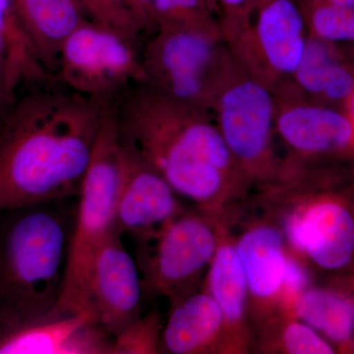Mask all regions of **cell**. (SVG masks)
Wrapping results in <instances>:
<instances>
[{"instance_id": "obj_1", "label": "cell", "mask_w": 354, "mask_h": 354, "mask_svg": "<svg viewBox=\"0 0 354 354\" xmlns=\"http://www.w3.org/2000/svg\"><path fill=\"white\" fill-rule=\"evenodd\" d=\"M113 101L37 90L0 121V211L78 196Z\"/></svg>"}, {"instance_id": "obj_2", "label": "cell", "mask_w": 354, "mask_h": 354, "mask_svg": "<svg viewBox=\"0 0 354 354\" xmlns=\"http://www.w3.org/2000/svg\"><path fill=\"white\" fill-rule=\"evenodd\" d=\"M115 109L125 148L197 209L218 216L250 184L209 111L145 83L125 91Z\"/></svg>"}, {"instance_id": "obj_3", "label": "cell", "mask_w": 354, "mask_h": 354, "mask_svg": "<svg viewBox=\"0 0 354 354\" xmlns=\"http://www.w3.org/2000/svg\"><path fill=\"white\" fill-rule=\"evenodd\" d=\"M77 197L0 211V327L55 317Z\"/></svg>"}, {"instance_id": "obj_4", "label": "cell", "mask_w": 354, "mask_h": 354, "mask_svg": "<svg viewBox=\"0 0 354 354\" xmlns=\"http://www.w3.org/2000/svg\"><path fill=\"white\" fill-rule=\"evenodd\" d=\"M272 188L288 201L281 230L290 248L319 271L354 277V172L301 165Z\"/></svg>"}, {"instance_id": "obj_5", "label": "cell", "mask_w": 354, "mask_h": 354, "mask_svg": "<svg viewBox=\"0 0 354 354\" xmlns=\"http://www.w3.org/2000/svg\"><path fill=\"white\" fill-rule=\"evenodd\" d=\"M123 165L124 148L118 130L115 102H113L100 129L77 196L64 290L55 317L88 309V286L93 263L102 243L114 232Z\"/></svg>"}, {"instance_id": "obj_6", "label": "cell", "mask_w": 354, "mask_h": 354, "mask_svg": "<svg viewBox=\"0 0 354 354\" xmlns=\"http://www.w3.org/2000/svg\"><path fill=\"white\" fill-rule=\"evenodd\" d=\"M276 106L274 93L228 53L209 111L250 183L272 186L285 174L286 164L277 157L274 147Z\"/></svg>"}, {"instance_id": "obj_7", "label": "cell", "mask_w": 354, "mask_h": 354, "mask_svg": "<svg viewBox=\"0 0 354 354\" xmlns=\"http://www.w3.org/2000/svg\"><path fill=\"white\" fill-rule=\"evenodd\" d=\"M221 39L242 69L276 94L304 57L308 31L297 0H253L218 16Z\"/></svg>"}, {"instance_id": "obj_8", "label": "cell", "mask_w": 354, "mask_h": 354, "mask_svg": "<svg viewBox=\"0 0 354 354\" xmlns=\"http://www.w3.org/2000/svg\"><path fill=\"white\" fill-rule=\"evenodd\" d=\"M153 32L141 53L145 84L172 100L209 111L228 53L220 29L158 27Z\"/></svg>"}, {"instance_id": "obj_9", "label": "cell", "mask_w": 354, "mask_h": 354, "mask_svg": "<svg viewBox=\"0 0 354 354\" xmlns=\"http://www.w3.org/2000/svg\"><path fill=\"white\" fill-rule=\"evenodd\" d=\"M215 215L197 209L174 216L152 237L136 241V256L145 298L169 300L194 290L208 271L220 242Z\"/></svg>"}, {"instance_id": "obj_10", "label": "cell", "mask_w": 354, "mask_h": 354, "mask_svg": "<svg viewBox=\"0 0 354 354\" xmlns=\"http://www.w3.org/2000/svg\"><path fill=\"white\" fill-rule=\"evenodd\" d=\"M136 38L86 19L65 39L57 72L69 91L113 101L114 95L146 82Z\"/></svg>"}, {"instance_id": "obj_11", "label": "cell", "mask_w": 354, "mask_h": 354, "mask_svg": "<svg viewBox=\"0 0 354 354\" xmlns=\"http://www.w3.org/2000/svg\"><path fill=\"white\" fill-rule=\"evenodd\" d=\"M276 95V133L293 153L288 164L309 158L354 157V120L330 108L290 93Z\"/></svg>"}, {"instance_id": "obj_12", "label": "cell", "mask_w": 354, "mask_h": 354, "mask_svg": "<svg viewBox=\"0 0 354 354\" xmlns=\"http://www.w3.org/2000/svg\"><path fill=\"white\" fill-rule=\"evenodd\" d=\"M141 272L134 256L114 230L102 243L91 269L88 308L113 339L143 314Z\"/></svg>"}, {"instance_id": "obj_13", "label": "cell", "mask_w": 354, "mask_h": 354, "mask_svg": "<svg viewBox=\"0 0 354 354\" xmlns=\"http://www.w3.org/2000/svg\"><path fill=\"white\" fill-rule=\"evenodd\" d=\"M123 148L124 165L114 230L121 236L127 234L135 241H143L157 234L184 209L171 185L124 145Z\"/></svg>"}, {"instance_id": "obj_14", "label": "cell", "mask_w": 354, "mask_h": 354, "mask_svg": "<svg viewBox=\"0 0 354 354\" xmlns=\"http://www.w3.org/2000/svg\"><path fill=\"white\" fill-rule=\"evenodd\" d=\"M113 354V339L90 308L0 327V354Z\"/></svg>"}, {"instance_id": "obj_15", "label": "cell", "mask_w": 354, "mask_h": 354, "mask_svg": "<svg viewBox=\"0 0 354 354\" xmlns=\"http://www.w3.org/2000/svg\"><path fill=\"white\" fill-rule=\"evenodd\" d=\"M248 286L249 307L257 315H268L269 307L285 297V274L288 255L283 230L270 221L246 228L234 242Z\"/></svg>"}, {"instance_id": "obj_16", "label": "cell", "mask_w": 354, "mask_h": 354, "mask_svg": "<svg viewBox=\"0 0 354 354\" xmlns=\"http://www.w3.org/2000/svg\"><path fill=\"white\" fill-rule=\"evenodd\" d=\"M354 91V55L339 46L309 36L301 62L278 92L344 109Z\"/></svg>"}, {"instance_id": "obj_17", "label": "cell", "mask_w": 354, "mask_h": 354, "mask_svg": "<svg viewBox=\"0 0 354 354\" xmlns=\"http://www.w3.org/2000/svg\"><path fill=\"white\" fill-rule=\"evenodd\" d=\"M223 313L208 291L196 290L171 300L160 335V353L198 354L220 351Z\"/></svg>"}, {"instance_id": "obj_18", "label": "cell", "mask_w": 354, "mask_h": 354, "mask_svg": "<svg viewBox=\"0 0 354 354\" xmlns=\"http://www.w3.org/2000/svg\"><path fill=\"white\" fill-rule=\"evenodd\" d=\"M207 272L205 290L220 306L225 321L221 339L225 351H243L248 344V286L234 242L227 236L220 235L218 249Z\"/></svg>"}, {"instance_id": "obj_19", "label": "cell", "mask_w": 354, "mask_h": 354, "mask_svg": "<svg viewBox=\"0 0 354 354\" xmlns=\"http://www.w3.org/2000/svg\"><path fill=\"white\" fill-rule=\"evenodd\" d=\"M13 2L41 62L50 74L57 69L58 55L65 39L87 19V14L74 0Z\"/></svg>"}, {"instance_id": "obj_20", "label": "cell", "mask_w": 354, "mask_h": 354, "mask_svg": "<svg viewBox=\"0 0 354 354\" xmlns=\"http://www.w3.org/2000/svg\"><path fill=\"white\" fill-rule=\"evenodd\" d=\"M295 313L330 344L353 349L354 297L348 290L310 286L295 298Z\"/></svg>"}, {"instance_id": "obj_21", "label": "cell", "mask_w": 354, "mask_h": 354, "mask_svg": "<svg viewBox=\"0 0 354 354\" xmlns=\"http://www.w3.org/2000/svg\"><path fill=\"white\" fill-rule=\"evenodd\" d=\"M0 38L6 50L7 91L15 102L21 87L46 82L50 72L41 62L13 0H0Z\"/></svg>"}, {"instance_id": "obj_22", "label": "cell", "mask_w": 354, "mask_h": 354, "mask_svg": "<svg viewBox=\"0 0 354 354\" xmlns=\"http://www.w3.org/2000/svg\"><path fill=\"white\" fill-rule=\"evenodd\" d=\"M309 36L354 55V10L323 0H297Z\"/></svg>"}, {"instance_id": "obj_23", "label": "cell", "mask_w": 354, "mask_h": 354, "mask_svg": "<svg viewBox=\"0 0 354 354\" xmlns=\"http://www.w3.org/2000/svg\"><path fill=\"white\" fill-rule=\"evenodd\" d=\"M153 22L158 27L220 29L218 17L207 0H152Z\"/></svg>"}, {"instance_id": "obj_24", "label": "cell", "mask_w": 354, "mask_h": 354, "mask_svg": "<svg viewBox=\"0 0 354 354\" xmlns=\"http://www.w3.org/2000/svg\"><path fill=\"white\" fill-rule=\"evenodd\" d=\"M162 325L156 310L142 314L113 339V354L160 353Z\"/></svg>"}, {"instance_id": "obj_25", "label": "cell", "mask_w": 354, "mask_h": 354, "mask_svg": "<svg viewBox=\"0 0 354 354\" xmlns=\"http://www.w3.org/2000/svg\"><path fill=\"white\" fill-rule=\"evenodd\" d=\"M279 346L290 354H332L335 348L322 335L299 319H288L279 330Z\"/></svg>"}, {"instance_id": "obj_26", "label": "cell", "mask_w": 354, "mask_h": 354, "mask_svg": "<svg viewBox=\"0 0 354 354\" xmlns=\"http://www.w3.org/2000/svg\"><path fill=\"white\" fill-rule=\"evenodd\" d=\"M91 20L115 28L133 38L142 32L130 9L128 0H92Z\"/></svg>"}, {"instance_id": "obj_27", "label": "cell", "mask_w": 354, "mask_h": 354, "mask_svg": "<svg viewBox=\"0 0 354 354\" xmlns=\"http://www.w3.org/2000/svg\"><path fill=\"white\" fill-rule=\"evenodd\" d=\"M310 286L309 274L299 260L288 257L285 274V295L295 298Z\"/></svg>"}, {"instance_id": "obj_28", "label": "cell", "mask_w": 354, "mask_h": 354, "mask_svg": "<svg viewBox=\"0 0 354 354\" xmlns=\"http://www.w3.org/2000/svg\"><path fill=\"white\" fill-rule=\"evenodd\" d=\"M128 2L133 16L142 31H155L152 0H128Z\"/></svg>"}, {"instance_id": "obj_29", "label": "cell", "mask_w": 354, "mask_h": 354, "mask_svg": "<svg viewBox=\"0 0 354 354\" xmlns=\"http://www.w3.org/2000/svg\"><path fill=\"white\" fill-rule=\"evenodd\" d=\"M6 68L7 57L6 46L0 38V121L8 113L9 109L13 106L14 102L7 91L6 85Z\"/></svg>"}, {"instance_id": "obj_30", "label": "cell", "mask_w": 354, "mask_h": 354, "mask_svg": "<svg viewBox=\"0 0 354 354\" xmlns=\"http://www.w3.org/2000/svg\"><path fill=\"white\" fill-rule=\"evenodd\" d=\"M218 9V16L223 13L234 12L241 10L251 3L253 0H214Z\"/></svg>"}, {"instance_id": "obj_31", "label": "cell", "mask_w": 354, "mask_h": 354, "mask_svg": "<svg viewBox=\"0 0 354 354\" xmlns=\"http://www.w3.org/2000/svg\"><path fill=\"white\" fill-rule=\"evenodd\" d=\"M344 111L354 120V91L351 97H349L348 102L344 104Z\"/></svg>"}, {"instance_id": "obj_32", "label": "cell", "mask_w": 354, "mask_h": 354, "mask_svg": "<svg viewBox=\"0 0 354 354\" xmlns=\"http://www.w3.org/2000/svg\"><path fill=\"white\" fill-rule=\"evenodd\" d=\"M74 1L77 2L81 7L85 13L88 16V13H90L91 7H92V0H74Z\"/></svg>"}, {"instance_id": "obj_33", "label": "cell", "mask_w": 354, "mask_h": 354, "mask_svg": "<svg viewBox=\"0 0 354 354\" xmlns=\"http://www.w3.org/2000/svg\"><path fill=\"white\" fill-rule=\"evenodd\" d=\"M207 1H208L209 6H211V8L213 9L214 12H215L218 17V14L220 13H218V6H216L215 1H214V0H207Z\"/></svg>"}, {"instance_id": "obj_34", "label": "cell", "mask_w": 354, "mask_h": 354, "mask_svg": "<svg viewBox=\"0 0 354 354\" xmlns=\"http://www.w3.org/2000/svg\"><path fill=\"white\" fill-rule=\"evenodd\" d=\"M353 351H354V332H353Z\"/></svg>"}]
</instances>
